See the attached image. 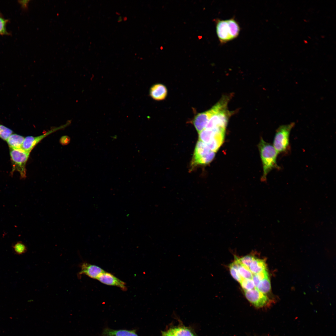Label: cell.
Returning a JSON list of instances; mask_svg holds the SVG:
<instances>
[{
	"instance_id": "2e32d148",
	"label": "cell",
	"mask_w": 336,
	"mask_h": 336,
	"mask_svg": "<svg viewBox=\"0 0 336 336\" xmlns=\"http://www.w3.org/2000/svg\"><path fill=\"white\" fill-rule=\"evenodd\" d=\"M236 264L239 274L244 279H252L253 274L249 268L242 264L239 261L238 258L235 257L234 261Z\"/></svg>"
},
{
	"instance_id": "4fadbf2b",
	"label": "cell",
	"mask_w": 336,
	"mask_h": 336,
	"mask_svg": "<svg viewBox=\"0 0 336 336\" xmlns=\"http://www.w3.org/2000/svg\"><path fill=\"white\" fill-rule=\"evenodd\" d=\"M25 138L16 134H12L6 141L10 148L14 149H21Z\"/></svg>"
},
{
	"instance_id": "484cf974",
	"label": "cell",
	"mask_w": 336,
	"mask_h": 336,
	"mask_svg": "<svg viewBox=\"0 0 336 336\" xmlns=\"http://www.w3.org/2000/svg\"><path fill=\"white\" fill-rule=\"evenodd\" d=\"M66 141L68 142H69V138L67 137H64L62 138L60 140V142H62V144H67L65 141Z\"/></svg>"
},
{
	"instance_id": "d4e9b609",
	"label": "cell",
	"mask_w": 336,
	"mask_h": 336,
	"mask_svg": "<svg viewBox=\"0 0 336 336\" xmlns=\"http://www.w3.org/2000/svg\"><path fill=\"white\" fill-rule=\"evenodd\" d=\"M252 280L254 282L255 287L256 288L260 281L255 274H253Z\"/></svg>"
},
{
	"instance_id": "9a60e30c",
	"label": "cell",
	"mask_w": 336,
	"mask_h": 336,
	"mask_svg": "<svg viewBox=\"0 0 336 336\" xmlns=\"http://www.w3.org/2000/svg\"><path fill=\"white\" fill-rule=\"evenodd\" d=\"M266 268L265 261L264 259L255 258L250 264L249 268L254 274L267 269Z\"/></svg>"
},
{
	"instance_id": "cb8c5ba5",
	"label": "cell",
	"mask_w": 336,
	"mask_h": 336,
	"mask_svg": "<svg viewBox=\"0 0 336 336\" xmlns=\"http://www.w3.org/2000/svg\"><path fill=\"white\" fill-rule=\"evenodd\" d=\"M13 248L15 252L18 254L24 253L27 250L26 246L21 242H18L15 244L13 246Z\"/></svg>"
},
{
	"instance_id": "30bf717a",
	"label": "cell",
	"mask_w": 336,
	"mask_h": 336,
	"mask_svg": "<svg viewBox=\"0 0 336 336\" xmlns=\"http://www.w3.org/2000/svg\"><path fill=\"white\" fill-rule=\"evenodd\" d=\"M97 279L104 284L118 287L123 291H126L127 289L126 284L124 282L110 273L105 271Z\"/></svg>"
},
{
	"instance_id": "3957f363",
	"label": "cell",
	"mask_w": 336,
	"mask_h": 336,
	"mask_svg": "<svg viewBox=\"0 0 336 336\" xmlns=\"http://www.w3.org/2000/svg\"><path fill=\"white\" fill-rule=\"evenodd\" d=\"M295 125V123L292 122L281 125L276 130L273 146L278 154L286 153L290 150V134Z\"/></svg>"
},
{
	"instance_id": "4316f807",
	"label": "cell",
	"mask_w": 336,
	"mask_h": 336,
	"mask_svg": "<svg viewBox=\"0 0 336 336\" xmlns=\"http://www.w3.org/2000/svg\"><path fill=\"white\" fill-rule=\"evenodd\" d=\"M162 336H175L174 335L171 333L170 331L169 330L164 332L162 333Z\"/></svg>"
},
{
	"instance_id": "7402d4cb",
	"label": "cell",
	"mask_w": 336,
	"mask_h": 336,
	"mask_svg": "<svg viewBox=\"0 0 336 336\" xmlns=\"http://www.w3.org/2000/svg\"><path fill=\"white\" fill-rule=\"evenodd\" d=\"M8 20L6 19L0 14V35H8L10 34L6 28Z\"/></svg>"
},
{
	"instance_id": "277c9868",
	"label": "cell",
	"mask_w": 336,
	"mask_h": 336,
	"mask_svg": "<svg viewBox=\"0 0 336 336\" xmlns=\"http://www.w3.org/2000/svg\"><path fill=\"white\" fill-rule=\"evenodd\" d=\"M30 153L22 149L10 148V155L12 165V173L17 171L22 178L26 177V166Z\"/></svg>"
},
{
	"instance_id": "5bb4252c",
	"label": "cell",
	"mask_w": 336,
	"mask_h": 336,
	"mask_svg": "<svg viewBox=\"0 0 336 336\" xmlns=\"http://www.w3.org/2000/svg\"><path fill=\"white\" fill-rule=\"evenodd\" d=\"M103 335L110 336H138L135 330L113 329L107 328L103 333Z\"/></svg>"
},
{
	"instance_id": "603a6c76",
	"label": "cell",
	"mask_w": 336,
	"mask_h": 336,
	"mask_svg": "<svg viewBox=\"0 0 336 336\" xmlns=\"http://www.w3.org/2000/svg\"><path fill=\"white\" fill-rule=\"evenodd\" d=\"M254 258V256L249 254L238 259L242 264L249 268L250 264Z\"/></svg>"
},
{
	"instance_id": "f1b7e54d",
	"label": "cell",
	"mask_w": 336,
	"mask_h": 336,
	"mask_svg": "<svg viewBox=\"0 0 336 336\" xmlns=\"http://www.w3.org/2000/svg\"><path fill=\"white\" fill-rule=\"evenodd\" d=\"M103 336H107V335H105V336H104V335H103Z\"/></svg>"
},
{
	"instance_id": "7c38bea8",
	"label": "cell",
	"mask_w": 336,
	"mask_h": 336,
	"mask_svg": "<svg viewBox=\"0 0 336 336\" xmlns=\"http://www.w3.org/2000/svg\"><path fill=\"white\" fill-rule=\"evenodd\" d=\"M167 90L164 85L158 83L153 85L150 90V95L154 100L160 101L164 100L166 97Z\"/></svg>"
},
{
	"instance_id": "9c48e42d",
	"label": "cell",
	"mask_w": 336,
	"mask_h": 336,
	"mask_svg": "<svg viewBox=\"0 0 336 336\" xmlns=\"http://www.w3.org/2000/svg\"><path fill=\"white\" fill-rule=\"evenodd\" d=\"M64 126L60 127L54 128L47 132L44 134L37 136H27L25 138L22 143L21 149L24 151L30 153L35 147L43 139L49 134Z\"/></svg>"
},
{
	"instance_id": "8992f818",
	"label": "cell",
	"mask_w": 336,
	"mask_h": 336,
	"mask_svg": "<svg viewBox=\"0 0 336 336\" xmlns=\"http://www.w3.org/2000/svg\"><path fill=\"white\" fill-rule=\"evenodd\" d=\"M226 106L225 102L220 99L210 109L197 114L194 118L193 122L198 133L205 128L209 119L213 114Z\"/></svg>"
},
{
	"instance_id": "7a4b0ae2",
	"label": "cell",
	"mask_w": 336,
	"mask_h": 336,
	"mask_svg": "<svg viewBox=\"0 0 336 336\" xmlns=\"http://www.w3.org/2000/svg\"><path fill=\"white\" fill-rule=\"evenodd\" d=\"M216 23L217 35L222 43L232 40L238 35L240 27L238 23L234 19L218 20Z\"/></svg>"
},
{
	"instance_id": "52a82bcc",
	"label": "cell",
	"mask_w": 336,
	"mask_h": 336,
	"mask_svg": "<svg viewBox=\"0 0 336 336\" xmlns=\"http://www.w3.org/2000/svg\"><path fill=\"white\" fill-rule=\"evenodd\" d=\"M231 114L227 108L220 110L211 117L205 128H220L226 129L229 117Z\"/></svg>"
},
{
	"instance_id": "8fae6325",
	"label": "cell",
	"mask_w": 336,
	"mask_h": 336,
	"mask_svg": "<svg viewBox=\"0 0 336 336\" xmlns=\"http://www.w3.org/2000/svg\"><path fill=\"white\" fill-rule=\"evenodd\" d=\"M80 268L81 271L78 274L79 277L84 274L93 279H97L100 275L105 272L100 267L86 262L82 263Z\"/></svg>"
},
{
	"instance_id": "5b68a950",
	"label": "cell",
	"mask_w": 336,
	"mask_h": 336,
	"mask_svg": "<svg viewBox=\"0 0 336 336\" xmlns=\"http://www.w3.org/2000/svg\"><path fill=\"white\" fill-rule=\"evenodd\" d=\"M215 156V152L211 151L206 143L199 140L195 148L191 167L208 164L213 160Z\"/></svg>"
},
{
	"instance_id": "44dd1931",
	"label": "cell",
	"mask_w": 336,
	"mask_h": 336,
	"mask_svg": "<svg viewBox=\"0 0 336 336\" xmlns=\"http://www.w3.org/2000/svg\"><path fill=\"white\" fill-rule=\"evenodd\" d=\"M240 283L244 291L249 290L255 288L252 279L243 278Z\"/></svg>"
},
{
	"instance_id": "d6986e66",
	"label": "cell",
	"mask_w": 336,
	"mask_h": 336,
	"mask_svg": "<svg viewBox=\"0 0 336 336\" xmlns=\"http://www.w3.org/2000/svg\"><path fill=\"white\" fill-rule=\"evenodd\" d=\"M229 267L232 276L235 279L240 283L243 278L239 273L236 263L234 262H233L229 265Z\"/></svg>"
},
{
	"instance_id": "ac0fdd59",
	"label": "cell",
	"mask_w": 336,
	"mask_h": 336,
	"mask_svg": "<svg viewBox=\"0 0 336 336\" xmlns=\"http://www.w3.org/2000/svg\"><path fill=\"white\" fill-rule=\"evenodd\" d=\"M260 292L266 294L271 291V285L269 277L261 280L256 288Z\"/></svg>"
},
{
	"instance_id": "e0dca14e",
	"label": "cell",
	"mask_w": 336,
	"mask_h": 336,
	"mask_svg": "<svg viewBox=\"0 0 336 336\" xmlns=\"http://www.w3.org/2000/svg\"><path fill=\"white\" fill-rule=\"evenodd\" d=\"M170 330L175 336H195L189 329L185 327H177Z\"/></svg>"
},
{
	"instance_id": "ba28073f",
	"label": "cell",
	"mask_w": 336,
	"mask_h": 336,
	"mask_svg": "<svg viewBox=\"0 0 336 336\" xmlns=\"http://www.w3.org/2000/svg\"><path fill=\"white\" fill-rule=\"evenodd\" d=\"M244 291L246 299L256 307H263L269 302V299L266 295L260 292L256 288Z\"/></svg>"
},
{
	"instance_id": "83f0119b",
	"label": "cell",
	"mask_w": 336,
	"mask_h": 336,
	"mask_svg": "<svg viewBox=\"0 0 336 336\" xmlns=\"http://www.w3.org/2000/svg\"><path fill=\"white\" fill-rule=\"evenodd\" d=\"M122 17L121 16H119V17L118 18V21L120 22V21H122Z\"/></svg>"
},
{
	"instance_id": "6da1fadb",
	"label": "cell",
	"mask_w": 336,
	"mask_h": 336,
	"mask_svg": "<svg viewBox=\"0 0 336 336\" xmlns=\"http://www.w3.org/2000/svg\"><path fill=\"white\" fill-rule=\"evenodd\" d=\"M259 147L263 170L261 180L262 181H266L267 175L272 169L281 168L277 163L278 153L273 145L265 142L262 138L259 142Z\"/></svg>"
},
{
	"instance_id": "ffe728a7",
	"label": "cell",
	"mask_w": 336,
	"mask_h": 336,
	"mask_svg": "<svg viewBox=\"0 0 336 336\" xmlns=\"http://www.w3.org/2000/svg\"><path fill=\"white\" fill-rule=\"evenodd\" d=\"M13 133L12 130L0 124V138L1 139L3 140L6 141L8 137Z\"/></svg>"
}]
</instances>
